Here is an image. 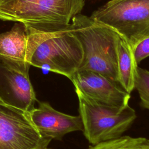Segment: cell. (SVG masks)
I'll return each mask as SVG.
<instances>
[{
	"instance_id": "cell-6",
	"label": "cell",
	"mask_w": 149,
	"mask_h": 149,
	"mask_svg": "<svg viewBox=\"0 0 149 149\" xmlns=\"http://www.w3.org/2000/svg\"><path fill=\"white\" fill-rule=\"evenodd\" d=\"M51 140L39 133L29 112L0 99V149H44Z\"/></svg>"
},
{
	"instance_id": "cell-9",
	"label": "cell",
	"mask_w": 149,
	"mask_h": 149,
	"mask_svg": "<svg viewBox=\"0 0 149 149\" xmlns=\"http://www.w3.org/2000/svg\"><path fill=\"white\" fill-rule=\"evenodd\" d=\"M30 119L39 133L51 140H61L69 133L83 130L80 115L59 112L47 102H38V108L29 112Z\"/></svg>"
},
{
	"instance_id": "cell-7",
	"label": "cell",
	"mask_w": 149,
	"mask_h": 149,
	"mask_svg": "<svg viewBox=\"0 0 149 149\" xmlns=\"http://www.w3.org/2000/svg\"><path fill=\"white\" fill-rule=\"evenodd\" d=\"M30 66L27 62L0 58V99L29 112L37 101L29 75Z\"/></svg>"
},
{
	"instance_id": "cell-1",
	"label": "cell",
	"mask_w": 149,
	"mask_h": 149,
	"mask_svg": "<svg viewBox=\"0 0 149 149\" xmlns=\"http://www.w3.org/2000/svg\"><path fill=\"white\" fill-rule=\"evenodd\" d=\"M24 24L33 52L31 65L70 79L83 58L81 45L72 32L71 24Z\"/></svg>"
},
{
	"instance_id": "cell-4",
	"label": "cell",
	"mask_w": 149,
	"mask_h": 149,
	"mask_svg": "<svg viewBox=\"0 0 149 149\" xmlns=\"http://www.w3.org/2000/svg\"><path fill=\"white\" fill-rule=\"evenodd\" d=\"M91 17L114 30L133 50L149 37V0H111Z\"/></svg>"
},
{
	"instance_id": "cell-13",
	"label": "cell",
	"mask_w": 149,
	"mask_h": 149,
	"mask_svg": "<svg viewBox=\"0 0 149 149\" xmlns=\"http://www.w3.org/2000/svg\"><path fill=\"white\" fill-rule=\"evenodd\" d=\"M135 88L139 93L141 106L149 110V70L138 67Z\"/></svg>"
},
{
	"instance_id": "cell-10",
	"label": "cell",
	"mask_w": 149,
	"mask_h": 149,
	"mask_svg": "<svg viewBox=\"0 0 149 149\" xmlns=\"http://www.w3.org/2000/svg\"><path fill=\"white\" fill-rule=\"evenodd\" d=\"M32 55L24 23L17 22L9 31L0 33V58L30 63Z\"/></svg>"
},
{
	"instance_id": "cell-5",
	"label": "cell",
	"mask_w": 149,
	"mask_h": 149,
	"mask_svg": "<svg viewBox=\"0 0 149 149\" xmlns=\"http://www.w3.org/2000/svg\"><path fill=\"white\" fill-rule=\"evenodd\" d=\"M84 4L85 0H3L0 3V20L68 24Z\"/></svg>"
},
{
	"instance_id": "cell-2",
	"label": "cell",
	"mask_w": 149,
	"mask_h": 149,
	"mask_svg": "<svg viewBox=\"0 0 149 149\" xmlns=\"http://www.w3.org/2000/svg\"><path fill=\"white\" fill-rule=\"evenodd\" d=\"M71 20L72 32L83 51L78 70L97 72L118 82L117 46L120 36L91 16L79 13Z\"/></svg>"
},
{
	"instance_id": "cell-12",
	"label": "cell",
	"mask_w": 149,
	"mask_h": 149,
	"mask_svg": "<svg viewBox=\"0 0 149 149\" xmlns=\"http://www.w3.org/2000/svg\"><path fill=\"white\" fill-rule=\"evenodd\" d=\"M87 149H149V139L122 136L91 145Z\"/></svg>"
},
{
	"instance_id": "cell-14",
	"label": "cell",
	"mask_w": 149,
	"mask_h": 149,
	"mask_svg": "<svg viewBox=\"0 0 149 149\" xmlns=\"http://www.w3.org/2000/svg\"><path fill=\"white\" fill-rule=\"evenodd\" d=\"M133 54L137 64L149 56V37L140 41L133 49Z\"/></svg>"
},
{
	"instance_id": "cell-8",
	"label": "cell",
	"mask_w": 149,
	"mask_h": 149,
	"mask_svg": "<svg viewBox=\"0 0 149 149\" xmlns=\"http://www.w3.org/2000/svg\"><path fill=\"white\" fill-rule=\"evenodd\" d=\"M70 80L74 88L100 102L118 107L129 105L130 94L118 82L99 73L77 70Z\"/></svg>"
},
{
	"instance_id": "cell-16",
	"label": "cell",
	"mask_w": 149,
	"mask_h": 149,
	"mask_svg": "<svg viewBox=\"0 0 149 149\" xmlns=\"http://www.w3.org/2000/svg\"><path fill=\"white\" fill-rule=\"evenodd\" d=\"M44 149H50V148H48L47 147V148H44Z\"/></svg>"
},
{
	"instance_id": "cell-11",
	"label": "cell",
	"mask_w": 149,
	"mask_h": 149,
	"mask_svg": "<svg viewBox=\"0 0 149 149\" xmlns=\"http://www.w3.org/2000/svg\"><path fill=\"white\" fill-rule=\"evenodd\" d=\"M117 55L118 83L130 94L135 89L139 66L135 60L133 49L120 37L118 42Z\"/></svg>"
},
{
	"instance_id": "cell-15",
	"label": "cell",
	"mask_w": 149,
	"mask_h": 149,
	"mask_svg": "<svg viewBox=\"0 0 149 149\" xmlns=\"http://www.w3.org/2000/svg\"><path fill=\"white\" fill-rule=\"evenodd\" d=\"M3 1V0H0V3H1V2H2Z\"/></svg>"
},
{
	"instance_id": "cell-3",
	"label": "cell",
	"mask_w": 149,
	"mask_h": 149,
	"mask_svg": "<svg viewBox=\"0 0 149 149\" xmlns=\"http://www.w3.org/2000/svg\"><path fill=\"white\" fill-rule=\"evenodd\" d=\"M74 90L83 132L91 145L122 136L137 118L129 105L123 107L108 105L93 100L77 88Z\"/></svg>"
}]
</instances>
